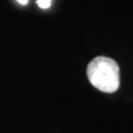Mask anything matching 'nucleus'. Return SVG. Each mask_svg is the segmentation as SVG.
<instances>
[{
	"mask_svg": "<svg viewBox=\"0 0 133 133\" xmlns=\"http://www.w3.org/2000/svg\"><path fill=\"white\" fill-rule=\"evenodd\" d=\"M17 1H18V2L20 3V5H27L29 0H17Z\"/></svg>",
	"mask_w": 133,
	"mask_h": 133,
	"instance_id": "nucleus-3",
	"label": "nucleus"
},
{
	"mask_svg": "<svg viewBox=\"0 0 133 133\" xmlns=\"http://www.w3.org/2000/svg\"><path fill=\"white\" fill-rule=\"evenodd\" d=\"M37 3H38V6L41 9H48L51 6V0H38Z\"/></svg>",
	"mask_w": 133,
	"mask_h": 133,
	"instance_id": "nucleus-2",
	"label": "nucleus"
},
{
	"mask_svg": "<svg viewBox=\"0 0 133 133\" xmlns=\"http://www.w3.org/2000/svg\"><path fill=\"white\" fill-rule=\"evenodd\" d=\"M89 81L102 92H115L120 87V70L118 63L111 58L97 57L87 69Z\"/></svg>",
	"mask_w": 133,
	"mask_h": 133,
	"instance_id": "nucleus-1",
	"label": "nucleus"
}]
</instances>
